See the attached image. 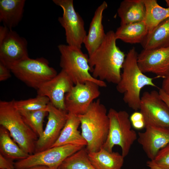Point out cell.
I'll return each mask as SVG.
<instances>
[{"mask_svg":"<svg viewBox=\"0 0 169 169\" xmlns=\"http://www.w3.org/2000/svg\"><path fill=\"white\" fill-rule=\"evenodd\" d=\"M84 147L73 145L52 147L34 153L24 159L15 162V168L23 169L42 165L51 169H57L66 158Z\"/></svg>","mask_w":169,"mask_h":169,"instance_id":"9","label":"cell"},{"mask_svg":"<svg viewBox=\"0 0 169 169\" xmlns=\"http://www.w3.org/2000/svg\"><path fill=\"white\" fill-rule=\"evenodd\" d=\"M109 128L107 140L102 147L109 152L113 151L115 145L121 148L122 155L127 156L132 145L137 139L136 132L131 128L128 113L125 110L117 111L112 108L108 112Z\"/></svg>","mask_w":169,"mask_h":169,"instance_id":"6","label":"cell"},{"mask_svg":"<svg viewBox=\"0 0 169 169\" xmlns=\"http://www.w3.org/2000/svg\"><path fill=\"white\" fill-rule=\"evenodd\" d=\"M138 133L137 141L148 157L153 160L158 151L169 143V128L155 125L145 127Z\"/></svg>","mask_w":169,"mask_h":169,"instance_id":"16","label":"cell"},{"mask_svg":"<svg viewBox=\"0 0 169 169\" xmlns=\"http://www.w3.org/2000/svg\"><path fill=\"white\" fill-rule=\"evenodd\" d=\"M74 85L67 74L61 70L55 76L45 82L37 90V95L47 97L54 106L66 110L65 95Z\"/></svg>","mask_w":169,"mask_h":169,"instance_id":"14","label":"cell"},{"mask_svg":"<svg viewBox=\"0 0 169 169\" xmlns=\"http://www.w3.org/2000/svg\"><path fill=\"white\" fill-rule=\"evenodd\" d=\"M141 44L145 49L169 47V18L148 34Z\"/></svg>","mask_w":169,"mask_h":169,"instance_id":"23","label":"cell"},{"mask_svg":"<svg viewBox=\"0 0 169 169\" xmlns=\"http://www.w3.org/2000/svg\"><path fill=\"white\" fill-rule=\"evenodd\" d=\"M120 25L144 21L146 9L143 0H124L117 9Z\"/></svg>","mask_w":169,"mask_h":169,"instance_id":"20","label":"cell"},{"mask_svg":"<svg viewBox=\"0 0 169 169\" xmlns=\"http://www.w3.org/2000/svg\"><path fill=\"white\" fill-rule=\"evenodd\" d=\"M81 134L87 142L88 153L95 152L105 142L109 128V119L105 106L100 99L94 101L84 114L78 115Z\"/></svg>","mask_w":169,"mask_h":169,"instance_id":"3","label":"cell"},{"mask_svg":"<svg viewBox=\"0 0 169 169\" xmlns=\"http://www.w3.org/2000/svg\"><path fill=\"white\" fill-rule=\"evenodd\" d=\"M107 7V3L103 1L96 9L90 23L88 33L83 43L89 55L97 49L105 38L106 33L102 22L103 12Z\"/></svg>","mask_w":169,"mask_h":169,"instance_id":"17","label":"cell"},{"mask_svg":"<svg viewBox=\"0 0 169 169\" xmlns=\"http://www.w3.org/2000/svg\"><path fill=\"white\" fill-rule=\"evenodd\" d=\"M151 161L162 169H169V143L161 149Z\"/></svg>","mask_w":169,"mask_h":169,"instance_id":"29","label":"cell"},{"mask_svg":"<svg viewBox=\"0 0 169 169\" xmlns=\"http://www.w3.org/2000/svg\"><path fill=\"white\" fill-rule=\"evenodd\" d=\"M13 160L7 158L0 153V169H15Z\"/></svg>","mask_w":169,"mask_h":169,"instance_id":"31","label":"cell"},{"mask_svg":"<svg viewBox=\"0 0 169 169\" xmlns=\"http://www.w3.org/2000/svg\"><path fill=\"white\" fill-rule=\"evenodd\" d=\"M89 159L96 169H121L124 157L117 152H109L102 147L98 151L88 153Z\"/></svg>","mask_w":169,"mask_h":169,"instance_id":"21","label":"cell"},{"mask_svg":"<svg viewBox=\"0 0 169 169\" xmlns=\"http://www.w3.org/2000/svg\"><path fill=\"white\" fill-rule=\"evenodd\" d=\"M50 103L49 100L47 97L38 95H37L34 98L19 100H14L15 107L19 111H47Z\"/></svg>","mask_w":169,"mask_h":169,"instance_id":"28","label":"cell"},{"mask_svg":"<svg viewBox=\"0 0 169 169\" xmlns=\"http://www.w3.org/2000/svg\"><path fill=\"white\" fill-rule=\"evenodd\" d=\"M63 10L58 20L64 28L66 42L69 46L81 49L87 35L82 17L74 8L73 0H53Z\"/></svg>","mask_w":169,"mask_h":169,"instance_id":"8","label":"cell"},{"mask_svg":"<svg viewBox=\"0 0 169 169\" xmlns=\"http://www.w3.org/2000/svg\"><path fill=\"white\" fill-rule=\"evenodd\" d=\"M165 2L168 7H169V0H166Z\"/></svg>","mask_w":169,"mask_h":169,"instance_id":"37","label":"cell"},{"mask_svg":"<svg viewBox=\"0 0 169 169\" xmlns=\"http://www.w3.org/2000/svg\"><path fill=\"white\" fill-rule=\"evenodd\" d=\"M29 57L28 42L12 29L0 26V62L10 69Z\"/></svg>","mask_w":169,"mask_h":169,"instance_id":"10","label":"cell"},{"mask_svg":"<svg viewBox=\"0 0 169 169\" xmlns=\"http://www.w3.org/2000/svg\"><path fill=\"white\" fill-rule=\"evenodd\" d=\"M132 126L136 129L139 130L145 127L144 117L140 112L135 111L130 117Z\"/></svg>","mask_w":169,"mask_h":169,"instance_id":"30","label":"cell"},{"mask_svg":"<svg viewBox=\"0 0 169 169\" xmlns=\"http://www.w3.org/2000/svg\"><path fill=\"white\" fill-rule=\"evenodd\" d=\"M115 32L106 33L104 40L89 56V64L92 76L100 80L117 84L121 78L125 55L117 46Z\"/></svg>","mask_w":169,"mask_h":169,"instance_id":"1","label":"cell"},{"mask_svg":"<svg viewBox=\"0 0 169 169\" xmlns=\"http://www.w3.org/2000/svg\"><path fill=\"white\" fill-rule=\"evenodd\" d=\"M57 169H59V167Z\"/></svg>","mask_w":169,"mask_h":169,"instance_id":"38","label":"cell"},{"mask_svg":"<svg viewBox=\"0 0 169 169\" xmlns=\"http://www.w3.org/2000/svg\"><path fill=\"white\" fill-rule=\"evenodd\" d=\"M10 69L19 80L36 90L58 74L44 57L31 59L28 57L15 64Z\"/></svg>","mask_w":169,"mask_h":169,"instance_id":"7","label":"cell"},{"mask_svg":"<svg viewBox=\"0 0 169 169\" xmlns=\"http://www.w3.org/2000/svg\"><path fill=\"white\" fill-rule=\"evenodd\" d=\"M26 124L39 137L42 134L44 118L48 113L46 110L19 111Z\"/></svg>","mask_w":169,"mask_h":169,"instance_id":"27","label":"cell"},{"mask_svg":"<svg viewBox=\"0 0 169 169\" xmlns=\"http://www.w3.org/2000/svg\"><path fill=\"white\" fill-rule=\"evenodd\" d=\"M0 153L13 160L23 159L29 155L14 141L8 131L2 126H0Z\"/></svg>","mask_w":169,"mask_h":169,"instance_id":"25","label":"cell"},{"mask_svg":"<svg viewBox=\"0 0 169 169\" xmlns=\"http://www.w3.org/2000/svg\"><path fill=\"white\" fill-rule=\"evenodd\" d=\"M158 92L160 97L169 108V95L166 93L161 88L159 89Z\"/></svg>","mask_w":169,"mask_h":169,"instance_id":"34","label":"cell"},{"mask_svg":"<svg viewBox=\"0 0 169 169\" xmlns=\"http://www.w3.org/2000/svg\"><path fill=\"white\" fill-rule=\"evenodd\" d=\"M47 111L48 121L42 134L36 141L35 153L52 147L59 138L67 119V111L59 109L50 103Z\"/></svg>","mask_w":169,"mask_h":169,"instance_id":"13","label":"cell"},{"mask_svg":"<svg viewBox=\"0 0 169 169\" xmlns=\"http://www.w3.org/2000/svg\"><path fill=\"white\" fill-rule=\"evenodd\" d=\"M100 87L90 81L74 84L65 95L66 110L77 115L85 113L95 100L100 95Z\"/></svg>","mask_w":169,"mask_h":169,"instance_id":"11","label":"cell"},{"mask_svg":"<svg viewBox=\"0 0 169 169\" xmlns=\"http://www.w3.org/2000/svg\"><path fill=\"white\" fill-rule=\"evenodd\" d=\"M14 100L0 101V125L5 128L18 145L29 155L35 152L38 136L26 124L15 107Z\"/></svg>","mask_w":169,"mask_h":169,"instance_id":"4","label":"cell"},{"mask_svg":"<svg viewBox=\"0 0 169 169\" xmlns=\"http://www.w3.org/2000/svg\"><path fill=\"white\" fill-rule=\"evenodd\" d=\"M11 69L0 62V81H3L9 79L11 77Z\"/></svg>","mask_w":169,"mask_h":169,"instance_id":"32","label":"cell"},{"mask_svg":"<svg viewBox=\"0 0 169 169\" xmlns=\"http://www.w3.org/2000/svg\"><path fill=\"white\" fill-rule=\"evenodd\" d=\"M139 110L144 117L145 127L169 128V108L159 92L155 90L144 92L141 98Z\"/></svg>","mask_w":169,"mask_h":169,"instance_id":"12","label":"cell"},{"mask_svg":"<svg viewBox=\"0 0 169 169\" xmlns=\"http://www.w3.org/2000/svg\"><path fill=\"white\" fill-rule=\"evenodd\" d=\"M59 169H96L91 163L84 147L66 158Z\"/></svg>","mask_w":169,"mask_h":169,"instance_id":"26","label":"cell"},{"mask_svg":"<svg viewBox=\"0 0 169 169\" xmlns=\"http://www.w3.org/2000/svg\"><path fill=\"white\" fill-rule=\"evenodd\" d=\"M80 125L78 116L68 112L65 124L59 138L52 147L66 145L86 146L87 142L78 130Z\"/></svg>","mask_w":169,"mask_h":169,"instance_id":"18","label":"cell"},{"mask_svg":"<svg viewBox=\"0 0 169 169\" xmlns=\"http://www.w3.org/2000/svg\"><path fill=\"white\" fill-rule=\"evenodd\" d=\"M23 169H51L48 166H42L38 165L36 166L29 168Z\"/></svg>","mask_w":169,"mask_h":169,"instance_id":"36","label":"cell"},{"mask_svg":"<svg viewBox=\"0 0 169 169\" xmlns=\"http://www.w3.org/2000/svg\"><path fill=\"white\" fill-rule=\"evenodd\" d=\"M137 56L135 48L128 51L123 64L120 79L116 86L117 91L123 94L124 102L135 111L139 110L141 90L146 86L156 87L153 79L145 75L139 69Z\"/></svg>","mask_w":169,"mask_h":169,"instance_id":"2","label":"cell"},{"mask_svg":"<svg viewBox=\"0 0 169 169\" xmlns=\"http://www.w3.org/2000/svg\"><path fill=\"white\" fill-rule=\"evenodd\" d=\"M137 62L143 73H152L163 78L169 72V47L143 49L138 55Z\"/></svg>","mask_w":169,"mask_h":169,"instance_id":"15","label":"cell"},{"mask_svg":"<svg viewBox=\"0 0 169 169\" xmlns=\"http://www.w3.org/2000/svg\"><path fill=\"white\" fill-rule=\"evenodd\" d=\"M146 164V166L148 168L147 169H162L157 166L151 160L148 161Z\"/></svg>","mask_w":169,"mask_h":169,"instance_id":"35","label":"cell"},{"mask_svg":"<svg viewBox=\"0 0 169 169\" xmlns=\"http://www.w3.org/2000/svg\"><path fill=\"white\" fill-rule=\"evenodd\" d=\"M26 1L0 0V22L12 29L18 25L23 16Z\"/></svg>","mask_w":169,"mask_h":169,"instance_id":"19","label":"cell"},{"mask_svg":"<svg viewBox=\"0 0 169 169\" xmlns=\"http://www.w3.org/2000/svg\"><path fill=\"white\" fill-rule=\"evenodd\" d=\"M116 39L131 44L141 43L148 34L144 21L120 25L115 32Z\"/></svg>","mask_w":169,"mask_h":169,"instance_id":"22","label":"cell"},{"mask_svg":"<svg viewBox=\"0 0 169 169\" xmlns=\"http://www.w3.org/2000/svg\"><path fill=\"white\" fill-rule=\"evenodd\" d=\"M163 79L161 89L166 93L169 95V72Z\"/></svg>","mask_w":169,"mask_h":169,"instance_id":"33","label":"cell"},{"mask_svg":"<svg viewBox=\"0 0 169 169\" xmlns=\"http://www.w3.org/2000/svg\"><path fill=\"white\" fill-rule=\"evenodd\" d=\"M146 9L144 20L148 34L151 33L161 23L169 18V7L160 6L156 0H143Z\"/></svg>","mask_w":169,"mask_h":169,"instance_id":"24","label":"cell"},{"mask_svg":"<svg viewBox=\"0 0 169 169\" xmlns=\"http://www.w3.org/2000/svg\"><path fill=\"white\" fill-rule=\"evenodd\" d=\"M60 53L59 65L61 70L69 76L74 84L90 81L100 87L107 86L105 82L94 78L90 73L89 56L83 53L81 49L67 44L58 46Z\"/></svg>","mask_w":169,"mask_h":169,"instance_id":"5","label":"cell"}]
</instances>
